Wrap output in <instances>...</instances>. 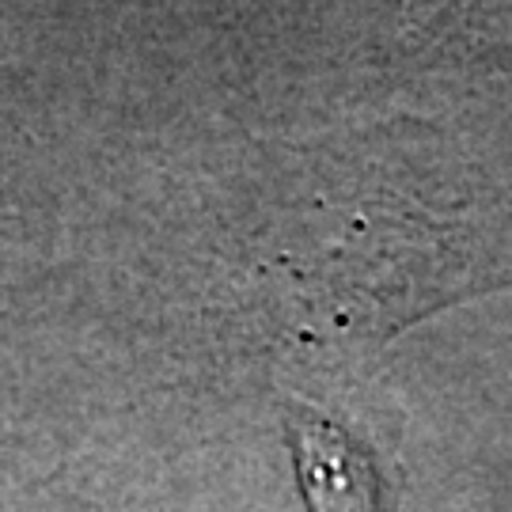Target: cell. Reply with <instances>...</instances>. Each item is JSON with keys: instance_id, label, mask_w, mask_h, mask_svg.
<instances>
[{"instance_id": "cell-1", "label": "cell", "mask_w": 512, "mask_h": 512, "mask_svg": "<svg viewBox=\"0 0 512 512\" xmlns=\"http://www.w3.org/2000/svg\"><path fill=\"white\" fill-rule=\"evenodd\" d=\"M296 463L311 512H372V471L327 421H296Z\"/></svg>"}]
</instances>
